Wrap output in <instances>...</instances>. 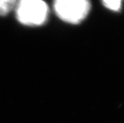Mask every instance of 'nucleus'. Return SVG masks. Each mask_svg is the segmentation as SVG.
<instances>
[{"mask_svg":"<svg viewBox=\"0 0 124 123\" xmlns=\"http://www.w3.org/2000/svg\"><path fill=\"white\" fill-rule=\"evenodd\" d=\"M18 0H0V16H6L14 10Z\"/></svg>","mask_w":124,"mask_h":123,"instance_id":"3","label":"nucleus"},{"mask_svg":"<svg viewBox=\"0 0 124 123\" xmlns=\"http://www.w3.org/2000/svg\"><path fill=\"white\" fill-rule=\"evenodd\" d=\"M53 9L62 22L77 25L88 16L91 3L90 0H53Z\"/></svg>","mask_w":124,"mask_h":123,"instance_id":"2","label":"nucleus"},{"mask_svg":"<svg viewBox=\"0 0 124 123\" xmlns=\"http://www.w3.org/2000/svg\"><path fill=\"white\" fill-rule=\"evenodd\" d=\"M15 18L26 27H41L47 22L50 8L44 0H18L15 8Z\"/></svg>","mask_w":124,"mask_h":123,"instance_id":"1","label":"nucleus"},{"mask_svg":"<svg viewBox=\"0 0 124 123\" xmlns=\"http://www.w3.org/2000/svg\"><path fill=\"white\" fill-rule=\"evenodd\" d=\"M102 2L107 9L118 12L122 8L123 0H102Z\"/></svg>","mask_w":124,"mask_h":123,"instance_id":"4","label":"nucleus"}]
</instances>
